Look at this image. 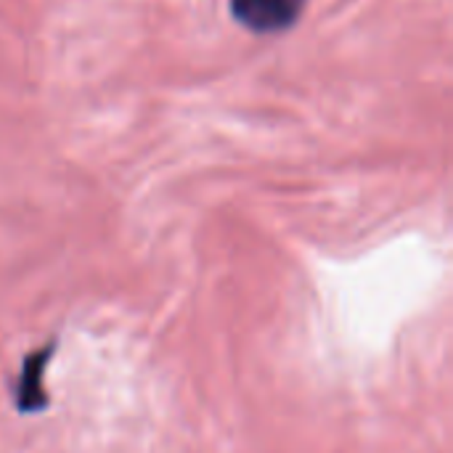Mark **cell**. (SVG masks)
Segmentation results:
<instances>
[{
    "label": "cell",
    "mask_w": 453,
    "mask_h": 453,
    "mask_svg": "<svg viewBox=\"0 0 453 453\" xmlns=\"http://www.w3.org/2000/svg\"><path fill=\"white\" fill-rule=\"evenodd\" d=\"M305 8V0H231V13L239 24L257 35L289 29Z\"/></svg>",
    "instance_id": "6da1fadb"
}]
</instances>
